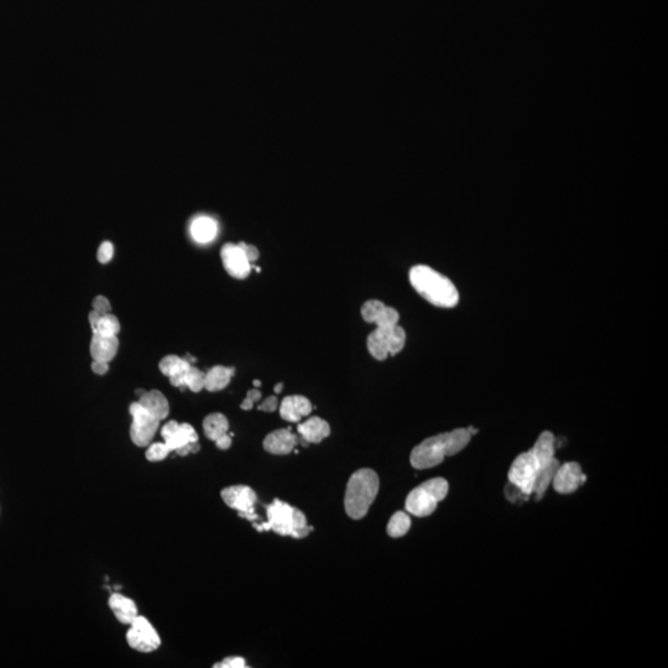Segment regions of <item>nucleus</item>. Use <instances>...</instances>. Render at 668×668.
Here are the masks:
<instances>
[{
    "instance_id": "6e6552de",
    "label": "nucleus",
    "mask_w": 668,
    "mask_h": 668,
    "mask_svg": "<svg viewBox=\"0 0 668 668\" xmlns=\"http://www.w3.org/2000/svg\"><path fill=\"white\" fill-rule=\"evenodd\" d=\"M130 415L133 417V423L130 427L131 441L138 447L149 446L159 428V420L149 414L139 403L130 405Z\"/></svg>"
},
{
    "instance_id": "aec40b11",
    "label": "nucleus",
    "mask_w": 668,
    "mask_h": 668,
    "mask_svg": "<svg viewBox=\"0 0 668 668\" xmlns=\"http://www.w3.org/2000/svg\"><path fill=\"white\" fill-rule=\"evenodd\" d=\"M190 231L195 241L199 244H207L216 238L218 226L211 217L201 216L193 219Z\"/></svg>"
},
{
    "instance_id": "7c9ffc66",
    "label": "nucleus",
    "mask_w": 668,
    "mask_h": 668,
    "mask_svg": "<svg viewBox=\"0 0 668 668\" xmlns=\"http://www.w3.org/2000/svg\"><path fill=\"white\" fill-rule=\"evenodd\" d=\"M171 449L166 446V443H150L146 451V459L149 461H161L168 458Z\"/></svg>"
},
{
    "instance_id": "58836bf2",
    "label": "nucleus",
    "mask_w": 668,
    "mask_h": 668,
    "mask_svg": "<svg viewBox=\"0 0 668 668\" xmlns=\"http://www.w3.org/2000/svg\"><path fill=\"white\" fill-rule=\"evenodd\" d=\"M102 316H103V314L96 312V311H92V312L89 313V324H91L93 333L96 332L97 324L99 322Z\"/></svg>"
},
{
    "instance_id": "4468645a",
    "label": "nucleus",
    "mask_w": 668,
    "mask_h": 668,
    "mask_svg": "<svg viewBox=\"0 0 668 668\" xmlns=\"http://www.w3.org/2000/svg\"><path fill=\"white\" fill-rule=\"evenodd\" d=\"M297 443V436L291 433L290 429H278L266 436L264 439V449L271 454L285 456L292 452Z\"/></svg>"
},
{
    "instance_id": "c85d7f7f",
    "label": "nucleus",
    "mask_w": 668,
    "mask_h": 668,
    "mask_svg": "<svg viewBox=\"0 0 668 668\" xmlns=\"http://www.w3.org/2000/svg\"><path fill=\"white\" fill-rule=\"evenodd\" d=\"M399 312L395 308L385 306L379 313V316L376 317L374 324L379 328L394 327L399 323Z\"/></svg>"
},
{
    "instance_id": "5701e85b",
    "label": "nucleus",
    "mask_w": 668,
    "mask_h": 668,
    "mask_svg": "<svg viewBox=\"0 0 668 668\" xmlns=\"http://www.w3.org/2000/svg\"><path fill=\"white\" fill-rule=\"evenodd\" d=\"M229 423L226 416L221 414L208 415L203 421V429L211 441L216 442L218 438L224 436L228 432Z\"/></svg>"
},
{
    "instance_id": "a19ab883",
    "label": "nucleus",
    "mask_w": 668,
    "mask_h": 668,
    "mask_svg": "<svg viewBox=\"0 0 668 668\" xmlns=\"http://www.w3.org/2000/svg\"><path fill=\"white\" fill-rule=\"evenodd\" d=\"M283 389H284V384H283V383H279V384L275 385V394H280V393L283 391Z\"/></svg>"
},
{
    "instance_id": "f3484780",
    "label": "nucleus",
    "mask_w": 668,
    "mask_h": 668,
    "mask_svg": "<svg viewBox=\"0 0 668 668\" xmlns=\"http://www.w3.org/2000/svg\"><path fill=\"white\" fill-rule=\"evenodd\" d=\"M301 439L308 444L321 443L331 433V427L324 420L319 417L308 418L307 421L300 423L297 427Z\"/></svg>"
},
{
    "instance_id": "39448f33",
    "label": "nucleus",
    "mask_w": 668,
    "mask_h": 668,
    "mask_svg": "<svg viewBox=\"0 0 668 668\" xmlns=\"http://www.w3.org/2000/svg\"><path fill=\"white\" fill-rule=\"evenodd\" d=\"M448 481L443 478H433L425 481L410 493L406 499V510L417 518L433 514L439 501L444 500L448 494Z\"/></svg>"
},
{
    "instance_id": "f03ea898",
    "label": "nucleus",
    "mask_w": 668,
    "mask_h": 668,
    "mask_svg": "<svg viewBox=\"0 0 668 668\" xmlns=\"http://www.w3.org/2000/svg\"><path fill=\"white\" fill-rule=\"evenodd\" d=\"M410 283L420 296L433 306L452 308L457 306L459 292L456 285L444 275L427 265H416L410 270Z\"/></svg>"
},
{
    "instance_id": "393cba45",
    "label": "nucleus",
    "mask_w": 668,
    "mask_h": 668,
    "mask_svg": "<svg viewBox=\"0 0 668 668\" xmlns=\"http://www.w3.org/2000/svg\"><path fill=\"white\" fill-rule=\"evenodd\" d=\"M410 527H411V519L409 515L405 514L403 511H398L390 519L389 524H388V534L395 539L403 537L404 535L409 532Z\"/></svg>"
},
{
    "instance_id": "ea45409f",
    "label": "nucleus",
    "mask_w": 668,
    "mask_h": 668,
    "mask_svg": "<svg viewBox=\"0 0 668 668\" xmlns=\"http://www.w3.org/2000/svg\"><path fill=\"white\" fill-rule=\"evenodd\" d=\"M246 399L249 400L253 404H255V403H258V401L261 399V393H260L259 390L256 389L249 390L248 394H246Z\"/></svg>"
},
{
    "instance_id": "423d86ee",
    "label": "nucleus",
    "mask_w": 668,
    "mask_h": 668,
    "mask_svg": "<svg viewBox=\"0 0 668 668\" xmlns=\"http://www.w3.org/2000/svg\"><path fill=\"white\" fill-rule=\"evenodd\" d=\"M406 333L404 328L396 324L394 327H376L368 336V349L371 356L378 361H385L389 356H396L404 349Z\"/></svg>"
},
{
    "instance_id": "7ed1b4c3",
    "label": "nucleus",
    "mask_w": 668,
    "mask_h": 668,
    "mask_svg": "<svg viewBox=\"0 0 668 668\" xmlns=\"http://www.w3.org/2000/svg\"><path fill=\"white\" fill-rule=\"evenodd\" d=\"M268 521L264 524H254L258 531H274L281 536H292L295 539L307 537L313 527L308 526L306 516L302 511L292 508L284 501H273V504L266 506Z\"/></svg>"
},
{
    "instance_id": "f704fd0d",
    "label": "nucleus",
    "mask_w": 668,
    "mask_h": 668,
    "mask_svg": "<svg viewBox=\"0 0 668 668\" xmlns=\"http://www.w3.org/2000/svg\"><path fill=\"white\" fill-rule=\"evenodd\" d=\"M239 246H241L243 251L246 253V256L248 258V260L251 261V264L259 259V251H258V248H255L254 246L246 244V243H239Z\"/></svg>"
},
{
    "instance_id": "c756f323",
    "label": "nucleus",
    "mask_w": 668,
    "mask_h": 668,
    "mask_svg": "<svg viewBox=\"0 0 668 668\" xmlns=\"http://www.w3.org/2000/svg\"><path fill=\"white\" fill-rule=\"evenodd\" d=\"M386 305L384 302H381L379 300H371V301H366L363 307H361V317L363 319L368 323H374L376 322V317L379 316V313L381 312V310L385 307Z\"/></svg>"
},
{
    "instance_id": "bb28decb",
    "label": "nucleus",
    "mask_w": 668,
    "mask_h": 668,
    "mask_svg": "<svg viewBox=\"0 0 668 668\" xmlns=\"http://www.w3.org/2000/svg\"><path fill=\"white\" fill-rule=\"evenodd\" d=\"M204 378L206 374L203 371L195 366H190L183 376V389L188 388L193 393H199L204 389Z\"/></svg>"
},
{
    "instance_id": "0eeeda50",
    "label": "nucleus",
    "mask_w": 668,
    "mask_h": 668,
    "mask_svg": "<svg viewBox=\"0 0 668 668\" xmlns=\"http://www.w3.org/2000/svg\"><path fill=\"white\" fill-rule=\"evenodd\" d=\"M542 469L544 468L541 466L537 458L535 457L534 452L530 449L527 452L521 453L518 456L511 464L509 481L513 486L519 488L525 495H532L535 481Z\"/></svg>"
},
{
    "instance_id": "473e14b6",
    "label": "nucleus",
    "mask_w": 668,
    "mask_h": 668,
    "mask_svg": "<svg viewBox=\"0 0 668 668\" xmlns=\"http://www.w3.org/2000/svg\"><path fill=\"white\" fill-rule=\"evenodd\" d=\"M93 311L101 313V314L111 313V302L104 296H97L94 301H93Z\"/></svg>"
},
{
    "instance_id": "9d476101",
    "label": "nucleus",
    "mask_w": 668,
    "mask_h": 668,
    "mask_svg": "<svg viewBox=\"0 0 668 668\" xmlns=\"http://www.w3.org/2000/svg\"><path fill=\"white\" fill-rule=\"evenodd\" d=\"M221 499L231 509L236 510L241 518L254 522L258 520L255 504L258 501L255 491L246 486H234L221 491Z\"/></svg>"
},
{
    "instance_id": "b1692460",
    "label": "nucleus",
    "mask_w": 668,
    "mask_h": 668,
    "mask_svg": "<svg viewBox=\"0 0 668 668\" xmlns=\"http://www.w3.org/2000/svg\"><path fill=\"white\" fill-rule=\"evenodd\" d=\"M558 466H559V461L554 459L549 466H546L544 469L540 471L539 476L536 478V481H535L534 493H532V494H535L536 500L542 499L544 493L547 491L548 486L552 483L553 476H554V473L557 471Z\"/></svg>"
},
{
    "instance_id": "c9c22d12",
    "label": "nucleus",
    "mask_w": 668,
    "mask_h": 668,
    "mask_svg": "<svg viewBox=\"0 0 668 668\" xmlns=\"http://www.w3.org/2000/svg\"><path fill=\"white\" fill-rule=\"evenodd\" d=\"M258 409L265 412H274L275 410L278 409V399L275 396H270L263 404L260 405Z\"/></svg>"
},
{
    "instance_id": "72a5a7b5",
    "label": "nucleus",
    "mask_w": 668,
    "mask_h": 668,
    "mask_svg": "<svg viewBox=\"0 0 668 668\" xmlns=\"http://www.w3.org/2000/svg\"><path fill=\"white\" fill-rule=\"evenodd\" d=\"M216 668H244L246 667V659L241 657H228L221 664H214Z\"/></svg>"
},
{
    "instance_id": "dca6fc26",
    "label": "nucleus",
    "mask_w": 668,
    "mask_h": 668,
    "mask_svg": "<svg viewBox=\"0 0 668 668\" xmlns=\"http://www.w3.org/2000/svg\"><path fill=\"white\" fill-rule=\"evenodd\" d=\"M119 348V341L116 336H102L99 333H93L91 341V356L93 361H113Z\"/></svg>"
},
{
    "instance_id": "f257e3e1",
    "label": "nucleus",
    "mask_w": 668,
    "mask_h": 668,
    "mask_svg": "<svg viewBox=\"0 0 668 668\" xmlns=\"http://www.w3.org/2000/svg\"><path fill=\"white\" fill-rule=\"evenodd\" d=\"M471 434L466 428H458L452 432L439 433L427 438L411 452V464L416 469H429L437 466L444 458L456 456L469 444Z\"/></svg>"
},
{
    "instance_id": "f8f14e48",
    "label": "nucleus",
    "mask_w": 668,
    "mask_h": 668,
    "mask_svg": "<svg viewBox=\"0 0 668 668\" xmlns=\"http://www.w3.org/2000/svg\"><path fill=\"white\" fill-rule=\"evenodd\" d=\"M221 261L226 273L234 279H246L251 274V264L239 244L228 243L221 248Z\"/></svg>"
},
{
    "instance_id": "1a4fd4ad",
    "label": "nucleus",
    "mask_w": 668,
    "mask_h": 668,
    "mask_svg": "<svg viewBox=\"0 0 668 668\" xmlns=\"http://www.w3.org/2000/svg\"><path fill=\"white\" fill-rule=\"evenodd\" d=\"M130 625L131 628L126 634V641L131 649L143 654H149L159 649L161 644L160 636L146 618L138 615Z\"/></svg>"
},
{
    "instance_id": "9b49d317",
    "label": "nucleus",
    "mask_w": 668,
    "mask_h": 668,
    "mask_svg": "<svg viewBox=\"0 0 668 668\" xmlns=\"http://www.w3.org/2000/svg\"><path fill=\"white\" fill-rule=\"evenodd\" d=\"M586 481V476L583 474L581 466L574 461H568L558 466L553 476L552 486L559 494L568 495L577 491Z\"/></svg>"
},
{
    "instance_id": "37998d69",
    "label": "nucleus",
    "mask_w": 668,
    "mask_h": 668,
    "mask_svg": "<svg viewBox=\"0 0 668 668\" xmlns=\"http://www.w3.org/2000/svg\"><path fill=\"white\" fill-rule=\"evenodd\" d=\"M253 384H254L255 388H259L260 385H261V383H260V380H254V383H253Z\"/></svg>"
},
{
    "instance_id": "2f4dec72",
    "label": "nucleus",
    "mask_w": 668,
    "mask_h": 668,
    "mask_svg": "<svg viewBox=\"0 0 668 668\" xmlns=\"http://www.w3.org/2000/svg\"><path fill=\"white\" fill-rule=\"evenodd\" d=\"M113 254H114V246H113L111 241H104V243H102L99 249H98L97 258L102 264H106V263L111 261Z\"/></svg>"
},
{
    "instance_id": "412c9836",
    "label": "nucleus",
    "mask_w": 668,
    "mask_h": 668,
    "mask_svg": "<svg viewBox=\"0 0 668 668\" xmlns=\"http://www.w3.org/2000/svg\"><path fill=\"white\" fill-rule=\"evenodd\" d=\"M554 446H556V438L553 436V433L544 431V432L540 434L537 441L535 442L534 447L531 448L535 457L537 458V461H540V464L542 468L549 466L556 459L554 458V452H556Z\"/></svg>"
},
{
    "instance_id": "a211bd4d",
    "label": "nucleus",
    "mask_w": 668,
    "mask_h": 668,
    "mask_svg": "<svg viewBox=\"0 0 668 668\" xmlns=\"http://www.w3.org/2000/svg\"><path fill=\"white\" fill-rule=\"evenodd\" d=\"M138 403L159 421H163L164 418L168 417V412H170L168 399L158 390L145 391L144 394L140 396Z\"/></svg>"
},
{
    "instance_id": "4be33fe9",
    "label": "nucleus",
    "mask_w": 668,
    "mask_h": 668,
    "mask_svg": "<svg viewBox=\"0 0 668 668\" xmlns=\"http://www.w3.org/2000/svg\"><path fill=\"white\" fill-rule=\"evenodd\" d=\"M234 373H236L234 368L221 366L212 368L204 378V389L211 393L221 391L231 383V376H234Z\"/></svg>"
},
{
    "instance_id": "20e7f679",
    "label": "nucleus",
    "mask_w": 668,
    "mask_h": 668,
    "mask_svg": "<svg viewBox=\"0 0 668 668\" xmlns=\"http://www.w3.org/2000/svg\"><path fill=\"white\" fill-rule=\"evenodd\" d=\"M379 491V476L373 469H359L348 481L346 491V514L359 520L364 518Z\"/></svg>"
},
{
    "instance_id": "79ce46f5",
    "label": "nucleus",
    "mask_w": 668,
    "mask_h": 668,
    "mask_svg": "<svg viewBox=\"0 0 668 668\" xmlns=\"http://www.w3.org/2000/svg\"><path fill=\"white\" fill-rule=\"evenodd\" d=\"M466 429L469 431V433H471V436H474V434H476V433H478V429H476V428L471 427H471L466 428Z\"/></svg>"
},
{
    "instance_id": "2eb2a0df",
    "label": "nucleus",
    "mask_w": 668,
    "mask_h": 668,
    "mask_svg": "<svg viewBox=\"0 0 668 668\" xmlns=\"http://www.w3.org/2000/svg\"><path fill=\"white\" fill-rule=\"evenodd\" d=\"M312 412V404L305 396H288L283 400L280 406V415L288 422H300L301 418L306 417Z\"/></svg>"
},
{
    "instance_id": "6ab92c4d",
    "label": "nucleus",
    "mask_w": 668,
    "mask_h": 668,
    "mask_svg": "<svg viewBox=\"0 0 668 668\" xmlns=\"http://www.w3.org/2000/svg\"><path fill=\"white\" fill-rule=\"evenodd\" d=\"M109 606H111L113 614L116 615V619L121 624H131L138 616V609L135 606L134 601L121 596L119 593H113L109 598Z\"/></svg>"
},
{
    "instance_id": "cd10ccee",
    "label": "nucleus",
    "mask_w": 668,
    "mask_h": 668,
    "mask_svg": "<svg viewBox=\"0 0 668 668\" xmlns=\"http://www.w3.org/2000/svg\"><path fill=\"white\" fill-rule=\"evenodd\" d=\"M119 331H121V323L118 321V318L111 313H106L102 316L99 322L97 324L94 333H99L102 336H116Z\"/></svg>"
},
{
    "instance_id": "4c0bfd02",
    "label": "nucleus",
    "mask_w": 668,
    "mask_h": 668,
    "mask_svg": "<svg viewBox=\"0 0 668 668\" xmlns=\"http://www.w3.org/2000/svg\"><path fill=\"white\" fill-rule=\"evenodd\" d=\"M216 444L217 447L219 448V449L226 451V449H228V448L231 447V436H229L228 433H226L224 436H221V437H219L218 439H217Z\"/></svg>"
},
{
    "instance_id": "e433bc0d",
    "label": "nucleus",
    "mask_w": 668,
    "mask_h": 668,
    "mask_svg": "<svg viewBox=\"0 0 668 668\" xmlns=\"http://www.w3.org/2000/svg\"><path fill=\"white\" fill-rule=\"evenodd\" d=\"M109 369L108 363L106 361H93L92 363V371H94L98 376H104Z\"/></svg>"
},
{
    "instance_id": "ddd939ff",
    "label": "nucleus",
    "mask_w": 668,
    "mask_h": 668,
    "mask_svg": "<svg viewBox=\"0 0 668 668\" xmlns=\"http://www.w3.org/2000/svg\"><path fill=\"white\" fill-rule=\"evenodd\" d=\"M161 434L171 452H176L177 449L190 443L198 442L197 432L188 423L170 421L161 429Z\"/></svg>"
},
{
    "instance_id": "a878e982",
    "label": "nucleus",
    "mask_w": 668,
    "mask_h": 668,
    "mask_svg": "<svg viewBox=\"0 0 668 668\" xmlns=\"http://www.w3.org/2000/svg\"><path fill=\"white\" fill-rule=\"evenodd\" d=\"M192 364H190L185 358H180L177 356H165L163 361H160L159 368L160 371L164 374V376H173L176 374H181L185 371H187L190 366Z\"/></svg>"
}]
</instances>
